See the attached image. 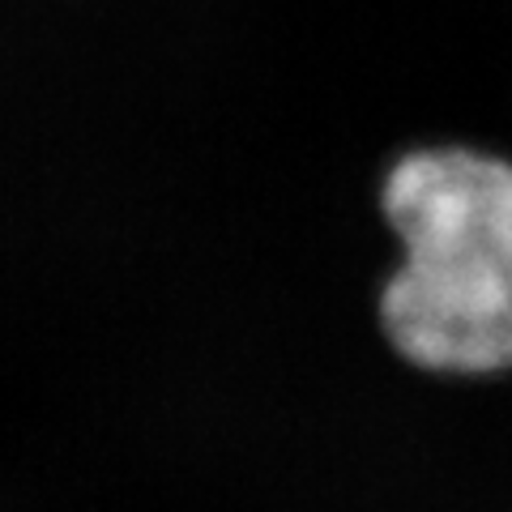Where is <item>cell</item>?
<instances>
[{"instance_id": "6da1fadb", "label": "cell", "mask_w": 512, "mask_h": 512, "mask_svg": "<svg viewBox=\"0 0 512 512\" xmlns=\"http://www.w3.org/2000/svg\"><path fill=\"white\" fill-rule=\"evenodd\" d=\"M380 210L402 265L380 291L393 350L427 372L512 367V163L470 146L410 150Z\"/></svg>"}]
</instances>
